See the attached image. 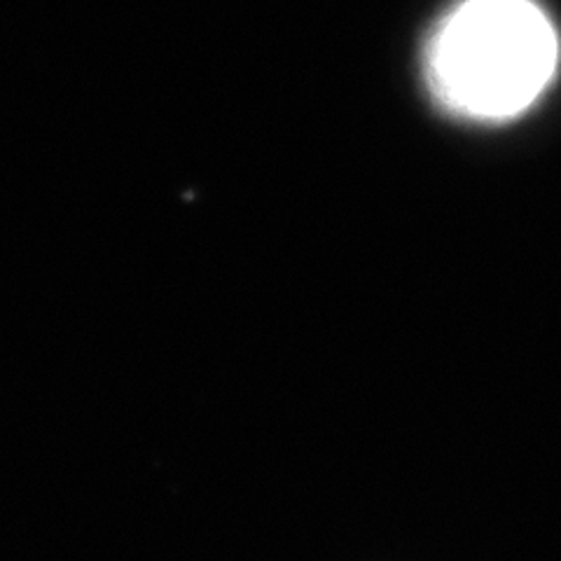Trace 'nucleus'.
<instances>
[{
	"mask_svg": "<svg viewBox=\"0 0 561 561\" xmlns=\"http://www.w3.org/2000/svg\"><path fill=\"white\" fill-rule=\"evenodd\" d=\"M557 64V31L534 0H461L435 28L426 51L435 99L480 122H503L531 108Z\"/></svg>",
	"mask_w": 561,
	"mask_h": 561,
	"instance_id": "1",
	"label": "nucleus"
}]
</instances>
